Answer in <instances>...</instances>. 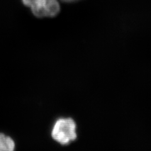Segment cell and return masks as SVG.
<instances>
[{"label": "cell", "instance_id": "obj_2", "mask_svg": "<svg viewBox=\"0 0 151 151\" xmlns=\"http://www.w3.org/2000/svg\"><path fill=\"white\" fill-rule=\"evenodd\" d=\"M15 148V142L10 137L0 134V151H14Z\"/></svg>", "mask_w": 151, "mask_h": 151}, {"label": "cell", "instance_id": "obj_1", "mask_svg": "<svg viewBox=\"0 0 151 151\" xmlns=\"http://www.w3.org/2000/svg\"><path fill=\"white\" fill-rule=\"evenodd\" d=\"M52 137L62 145H68L77 137L76 124L71 118H61L54 124Z\"/></svg>", "mask_w": 151, "mask_h": 151}, {"label": "cell", "instance_id": "obj_4", "mask_svg": "<svg viewBox=\"0 0 151 151\" xmlns=\"http://www.w3.org/2000/svg\"><path fill=\"white\" fill-rule=\"evenodd\" d=\"M64 2H73V1H78V0H62Z\"/></svg>", "mask_w": 151, "mask_h": 151}, {"label": "cell", "instance_id": "obj_3", "mask_svg": "<svg viewBox=\"0 0 151 151\" xmlns=\"http://www.w3.org/2000/svg\"><path fill=\"white\" fill-rule=\"evenodd\" d=\"M46 0H22L23 4L29 7L32 13L39 9L44 5Z\"/></svg>", "mask_w": 151, "mask_h": 151}]
</instances>
